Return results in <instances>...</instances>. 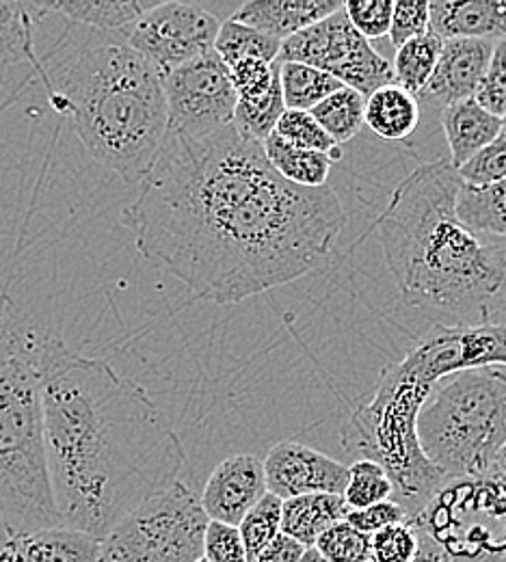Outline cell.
<instances>
[{
	"instance_id": "6da1fadb",
	"label": "cell",
	"mask_w": 506,
	"mask_h": 562,
	"mask_svg": "<svg viewBox=\"0 0 506 562\" xmlns=\"http://www.w3.org/2000/svg\"><path fill=\"white\" fill-rule=\"evenodd\" d=\"M347 221L331 189L290 184L234 126L167 133L124 211L145 262L218 305L301 280L329 258Z\"/></svg>"
},
{
	"instance_id": "7a4b0ae2",
	"label": "cell",
	"mask_w": 506,
	"mask_h": 562,
	"mask_svg": "<svg viewBox=\"0 0 506 562\" xmlns=\"http://www.w3.org/2000/svg\"><path fill=\"white\" fill-rule=\"evenodd\" d=\"M48 476L61 526L104 539L187 465L182 441L139 383L53 336L42 368Z\"/></svg>"
},
{
	"instance_id": "3957f363",
	"label": "cell",
	"mask_w": 506,
	"mask_h": 562,
	"mask_svg": "<svg viewBox=\"0 0 506 562\" xmlns=\"http://www.w3.org/2000/svg\"><path fill=\"white\" fill-rule=\"evenodd\" d=\"M461 178L448 160L420 165L374 221L403 303L454 325L506 312V238L472 232L457 216Z\"/></svg>"
},
{
	"instance_id": "277c9868",
	"label": "cell",
	"mask_w": 506,
	"mask_h": 562,
	"mask_svg": "<svg viewBox=\"0 0 506 562\" xmlns=\"http://www.w3.org/2000/svg\"><path fill=\"white\" fill-rule=\"evenodd\" d=\"M35 74L89 156L142 184L167 135V102L160 76L122 33L74 24Z\"/></svg>"
},
{
	"instance_id": "5b68a950",
	"label": "cell",
	"mask_w": 506,
	"mask_h": 562,
	"mask_svg": "<svg viewBox=\"0 0 506 562\" xmlns=\"http://www.w3.org/2000/svg\"><path fill=\"white\" fill-rule=\"evenodd\" d=\"M50 340L0 294V515L9 537L61 526L42 407V368Z\"/></svg>"
},
{
	"instance_id": "8992f818",
	"label": "cell",
	"mask_w": 506,
	"mask_h": 562,
	"mask_svg": "<svg viewBox=\"0 0 506 562\" xmlns=\"http://www.w3.org/2000/svg\"><path fill=\"white\" fill-rule=\"evenodd\" d=\"M431 392L434 385L401 359L383 368L376 390L342 426L345 452L353 461H372L383 468L392 483V499L409 519L420 515L446 483L418 437V416Z\"/></svg>"
},
{
	"instance_id": "52a82bcc",
	"label": "cell",
	"mask_w": 506,
	"mask_h": 562,
	"mask_svg": "<svg viewBox=\"0 0 506 562\" xmlns=\"http://www.w3.org/2000/svg\"><path fill=\"white\" fill-rule=\"evenodd\" d=\"M418 437L446 481L490 476L506 443V372L479 368L450 374L427 398Z\"/></svg>"
},
{
	"instance_id": "ba28073f",
	"label": "cell",
	"mask_w": 506,
	"mask_h": 562,
	"mask_svg": "<svg viewBox=\"0 0 506 562\" xmlns=\"http://www.w3.org/2000/svg\"><path fill=\"white\" fill-rule=\"evenodd\" d=\"M409 521L446 562H506V485L492 476L446 481Z\"/></svg>"
},
{
	"instance_id": "9c48e42d",
	"label": "cell",
	"mask_w": 506,
	"mask_h": 562,
	"mask_svg": "<svg viewBox=\"0 0 506 562\" xmlns=\"http://www.w3.org/2000/svg\"><path fill=\"white\" fill-rule=\"evenodd\" d=\"M209 515L184 483L147 497L102 541L98 562H195L204 557Z\"/></svg>"
},
{
	"instance_id": "30bf717a",
	"label": "cell",
	"mask_w": 506,
	"mask_h": 562,
	"mask_svg": "<svg viewBox=\"0 0 506 562\" xmlns=\"http://www.w3.org/2000/svg\"><path fill=\"white\" fill-rule=\"evenodd\" d=\"M278 61L327 71L345 87L362 93L363 98L396 82L392 64L353 29L345 13V4L325 20L282 42Z\"/></svg>"
},
{
	"instance_id": "8fae6325",
	"label": "cell",
	"mask_w": 506,
	"mask_h": 562,
	"mask_svg": "<svg viewBox=\"0 0 506 562\" xmlns=\"http://www.w3.org/2000/svg\"><path fill=\"white\" fill-rule=\"evenodd\" d=\"M217 15L189 2H154L128 29L126 44L160 76L211 53L218 33Z\"/></svg>"
},
{
	"instance_id": "7c38bea8",
	"label": "cell",
	"mask_w": 506,
	"mask_h": 562,
	"mask_svg": "<svg viewBox=\"0 0 506 562\" xmlns=\"http://www.w3.org/2000/svg\"><path fill=\"white\" fill-rule=\"evenodd\" d=\"M167 133L206 137L232 126L236 91L227 66L211 50L162 76Z\"/></svg>"
},
{
	"instance_id": "4fadbf2b",
	"label": "cell",
	"mask_w": 506,
	"mask_h": 562,
	"mask_svg": "<svg viewBox=\"0 0 506 562\" xmlns=\"http://www.w3.org/2000/svg\"><path fill=\"white\" fill-rule=\"evenodd\" d=\"M403 359L434 387L457 372L506 366V325H435Z\"/></svg>"
},
{
	"instance_id": "5bb4252c",
	"label": "cell",
	"mask_w": 506,
	"mask_h": 562,
	"mask_svg": "<svg viewBox=\"0 0 506 562\" xmlns=\"http://www.w3.org/2000/svg\"><path fill=\"white\" fill-rule=\"evenodd\" d=\"M262 468L267 492L278 495L282 502L312 493L342 495L349 483L347 463L299 441L276 443L267 452Z\"/></svg>"
},
{
	"instance_id": "9a60e30c",
	"label": "cell",
	"mask_w": 506,
	"mask_h": 562,
	"mask_svg": "<svg viewBox=\"0 0 506 562\" xmlns=\"http://www.w3.org/2000/svg\"><path fill=\"white\" fill-rule=\"evenodd\" d=\"M265 493L267 479L262 461L254 454H232L213 470L200 502L211 521L238 528Z\"/></svg>"
},
{
	"instance_id": "2e32d148",
	"label": "cell",
	"mask_w": 506,
	"mask_h": 562,
	"mask_svg": "<svg viewBox=\"0 0 506 562\" xmlns=\"http://www.w3.org/2000/svg\"><path fill=\"white\" fill-rule=\"evenodd\" d=\"M494 48L496 42L487 40H443L434 76L418 98L443 109L474 98Z\"/></svg>"
},
{
	"instance_id": "e0dca14e",
	"label": "cell",
	"mask_w": 506,
	"mask_h": 562,
	"mask_svg": "<svg viewBox=\"0 0 506 562\" xmlns=\"http://www.w3.org/2000/svg\"><path fill=\"white\" fill-rule=\"evenodd\" d=\"M100 539L66 526L9 537L0 562H98Z\"/></svg>"
},
{
	"instance_id": "ac0fdd59",
	"label": "cell",
	"mask_w": 506,
	"mask_h": 562,
	"mask_svg": "<svg viewBox=\"0 0 506 562\" xmlns=\"http://www.w3.org/2000/svg\"><path fill=\"white\" fill-rule=\"evenodd\" d=\"M342 4V0H249L238 7L232 20L286 42L292 35L331 15Z\"/></svg>"
},
{
	"instance_id": "d6986e66",
	"label": "cell",
	"mask_w": 506,
	"mask_h": 562,
	"mask_svg": "<svg viewBox=\"0 0 506 562\" xmlns=\"http://www.w3.org/2000/svg\"><path fill=\"white\" fill-rule=\"evenodd\" d=\"M429 13L441 40H506V0H437Z\"/></svg>"
},
{
	"instance_id": "ffe728a7",
	"label": "cell",
	"mask_w": 506,
	"mask_h": 562,
	"mask_svg": "<svg viewBox=\"0 0 506 562\" xmlns=\"http://www.w3.org/2000/svg\"><path fill=\"white\" fill-rule=\"evenodd\" d=\"M441 126L450 147V165L463 167L483 147L503 133V120L487 113L474 98L446 106L441 113Z\"/></svg>"
},
{
	"instance_id": "44dd1931",
	"label": "cell",
	"mask_w": 506,
	"mask_h": 562,
	"mask_svg": "<svg viewBox=\"0 0 506 562\" xmlns=\"http://www.w3.org/2000/svg\"><path fill=\"white\" fill-rule=\"evenodd\" d=\"M349 506L342 495L312 493L286 499L282 504V532L303 548H314L331 526L340 524L349 515Z\"/></svg>"
},
{
	"instance_id": "7402d4cb",
	"label": "cell",
	"mask_w": 506,
	"mask_h": 562,
	"mask_svg": "<svg viewBox=\"0 0 506 562\" xmlns=\"http://www.w3.org/2000/svg\"><path fill=\"white\" fill-rule=\"evenodd\" d=\"M46 15L40 0H0V71L15 64L40 66L35 31Z\"/></svg>"
},
{
	"instance_id": "603a6c76",
	"label": "cell",
	"mask_w": 506,
	"mask_h": 562,
	"mask_svg": "<svg viewBox=\"0 0 506 562\" xmlns=\"http://www.w3.org/2000/svg\"><path fill=\"white\" fill-rule=\"evenodd\" d=\"M363 124L379 139H409L420 126V100L396 82L385 85L366 98Z\"/></svg>"
},
{
	"instance_id": "cb8c5ba5",
	"label": "cell",
	"mask_w": 506,
	"mask_h": 562,
	"mask_svg": "<svg viewBox=\"0 0 506 562\" xmlns=\"http://www.w3.org/2000/svg\"><path fill=\"white\" fill-rule=\"evenodd\" d=\"M46 13H57L66 18L70 24L122 33L128 29L142 13H145L154 2L142 0H68V2H44L40 0Z\"/></svg>"
},
{
	"instance_id": "d4e9b609",
	"label": "cell",
	"mask_w": 506,
	"mask_h": 562,
	"mask_svg": "<svg viewBox=\"0 0 506 562\" xmlns=\"http://www.w3.org/2000/svg\"><path fill=\"white\" fill-rule=\"evenodd\" d=\"M262 149L269 165L290 184L303 189H323L327 184L331 160L325 154L294 147L276 133L262 143Z\"/></svg>"
},
{
	"instance_id": "484cf974",
	"label": "cell",
	"mask_w": 506,
	"mask_h": 562,
	"mask_svg": "<svg viewBox=\"0 0 506 562\" xmlns=\"http://www.w3.org/2000/svg\"><path fill=\"white\" fill-rule=\"evenodd\" d=\"M457 216L472 232L506 238V178L483 189L461 184Z\"/></svg>"
},
{
	"instance_id": "4316f807",
	"label": "cell",
	"mask_w": 506,
	"mask_h": 562,
	"mask_svg": "<svg viewBox=\"0 0 506 562\" xmlns=\"http://www.w3.org/2000/svg\"><path fill=\"white\" fill-rule=\"evenodd\" d=\"M282 42L276 37H269L251 26H245L240 22H234L232 18L218 26L217 40H215V53L218 59L232 68L240 61H265L276 64L280 57Z\"/></svg>"
},
{
	"instance_id": "83f0119b",
	"label": "cell",
	"mask_w": 506,
	"mask_h": 562,
	"mask_svg": "<svg viewBox=\"0 0 506 562\" xmlns=\"http://www.w3.org/2000/svg\"><path fill=\"white\" fill-rule=\"evenodd\" d=\"M284 111H286V104H284L280 74H278L267 93L236 102L232 126L243 139L262 145L276 133Z\"/></svg>"
},
{
	"instance_id": "f1b7e54d",
	"label": "cell",
	"mask_w": 506,
	"mask_h": 562,
	"mask_svg": "<svg viewBox=\"0 0 506 562\" xmlns=\"http://www.w3.org/2000/svg\"><path fill=\"white\" fill-rule=\"evenodd\" d=\"M280 85L286 109L307 113L323 100H327L331 93L345 87L327 71L316 70L303 64H280Z\"/></svg>"
},
{
	"instance_id": "f546056e",
	"label": "cell",
	"mask_w": 506,
	"mask_h": 562,
	"mask_svg": "<svg viewBox=\"0 0 506 562\" xmlns=\"http://www.w3.org/2000/svg\"><path fill=\"white\" fill-rule=\"evenodd\" d=\"M441 44L443 40L429 31L423 37H416L405 46L396 48V59L392 66L396 85L418 98L434 76Z\"/></svg>"
},
{
	"instance_id": "4dcf8cb0",
	"label": "cell",
	"mask_w": 506,
	"mask_h": 562,
	"mask_svg": "<svg viewBox=\"0 0 506 562\" xmlns=\"http://www.w3.org/2000/svg\"><path fill=\"white\" fill-rule=\"evenodd\" d=\"M366 98L351 87H342L314 106L310 113L321 124V128L338 145L356 139L363 126Z\"/></svg>"
},
{
	"instance_id": "1f68e13d",
	"label": "cell",
	"mask_w": 506,
	"mask_h": 562,
	"mask_svg": "<svg viewBox=\"0 0 506 562\" xmlns=\"http://www.w3.org/2000/svg\"><path fill=\"white\" fill-rule=\"evenodd\" d=\"M282 504L284 502L278 495L267 492L238 524V532L247 550V562L282 532Z\"/></svg>"
},
{
	"instance_id": "d6a6232c",
	"label": "cell",
	"mask_w": 506,
	"mask_h": 562,
	"mask_svg": "<svg viewBox=\"0 0 506 562\" xmlns=\"http://www.w3.org/2000/svg\"><path fill=\"white\" fill-rule=\"evenodd\" d=\"M276 135L289 140L290 145H294V147L325 154L331 162L342 158V147L321 128V124L307 111H289L286 109L278 122Z\"/></svg>"
},
{
	"instance_id": "836d02e7",
	"label": "cell",
	"mask_w": 506,
	"mask_h": 562,
	"mask_svg": "<svg viewBox=\"0 0 506 562\" xmlns=\"http://www.w3.org/2000/svg\"><path fill=\"white\" fill-rule=\"evenodd\" d=\"M351 510L392 499V483L383 468L372 461H353L349 465V483L342 493Z\"/></svg>"
},
{
	"instance_id": "e575fe53",
	"label": "cell",
	"mask_w": 506,
	"mask_h": 562,
	"mask_svg": "<svg viewBox=\"0 0 506 562\" xmlns=\"http://www.w3.org/2000/svg\"><path fill=\"white\" fill-rule=\"evenodd\" d=\"M314 548L329 562H372L370 537L347 521L331 526Z\"/></svg>"
},
{
	"instance_id": "d590c367",
	"label": "cell",
	"mask_w": 506,
	"mask_h": 562,
	"mask_svg": "<svg viewBox=\"0 0 506 562\" xmlns=\"http://www.w3.org/2000/svg\"><path fill=\"white\" fill-rule=\"evenodd\" d=\"M420 550V539L412 521L394 524L370 537L372 562H414Z\"/></svg>"
},
{
	"instance_id": "8d00e7d4",
	"label": "cell",
	"mask_w": 506,
	"mask_h": 562,
	"mask_svg": "<svg viewBox=\"0 0 506 562\" xmlns=\"http://www.w3.org/2000/svg\"><path fill=\"white\" fill-rule=\"evenodd\" d=\"M463 184L483 189L506 178V135L501 133L487 147H483L474 158L457 169Z\"/></svg>"
},
{
	"instance_id": "74e56055",
	"label": "cell",
	"mask_w": 506,
	"mask_h": 562,
	"mask_svg": "<svg viewBox=\"0 0 506 562\" xmlns=\"http://www.w3.org/2000/svg\"><path fill=\"white\" fill-rule=\"evenodd\" d=\"M431 2L416 0V2H394L392 24H390V42L394 48L405 46L407 42L423 37L431 31Z\"/></svg>"
},
{
	"instance_id": "f35d334b",
	"label": "cell",
	"mask_w": 506,
	"mask_h": 562,
	"mask_svg": "<svg viewBox=\"0 0 506 562\" xmlns=\"http://www.w3.org/2000/svg\"><path fill=\"white\" fill-rule=\"evenodd\" d=\"M474 100L492 115H506V40L496 42L492 61L485 70V76L474 93Z\"/></svg>"
},
{
	"instance_id": "ab89813d",
	"label": "cell",
	"mask_w": 506,
	"mask_h": 562,
	"mask_svg": "<svg viewBox=\"0 0 506 562\" xmlns=\"http://www.w3.org/2000/svg\"><path fill=\"white\" fill-rule=\"evenodd\" d=\"M392 11H394L392 0H349V2H345V13H347L349 22L368 42L379 40L390 33Z\"/></svg>"
},
{
	"instance_id": "60d3db41",
	"label": "cell",
	"mask_w": 506,
	"mask_h": 562,
	"mask_svg": "<svg viewBox=\"0 0 506 562\" xmlns=\"http://www.w3.org/2000/svg\"><path fill=\"white\" fill-rule=\"evenodd\" d=\"M227 70H229V80L236 91V98L247 100V98H258L269 91L276 76L280 74V61L265 64V61L249 59V61H240Z\"/></svg>"
},
{
	"instance_id": "b9f144b4",
	"label": "cell",
	"mask_w": 506,
	"mask_h": 562,
	"mask_svg": "<svg viewBox=\"0 0 506 562\" xmlns=\"http://www.w3.org/2000/svg\"><path fill=\"white\" fill-rule=\"evenodd\" d=\"M204 559L211 562H247V550L238 528L209 521L204 535Z\"/></svg>"
},
{
	"instance_id": "7bdbcfd3",
	"label": "cell",
	"mask_w": 506,
	"mask_h": 562,
	"mask_svg": "<svg viewBox=\"0 0 506 562\" xmlns=\"http://www.w3.org/2000/svg\"><path fill=\"white\" fill-rule=\"evenodd\" d=\"M347 524H351L356 530H360L363 535L372 537L379 530L394 526V524H405L409 521L407 513L394 502V499H385L379 504H372L368 508H358V510H349Z\"/></svg>"
},
{
	"instance_id": "ee69618b",
	"label": "cell",
	"mask_w": 506,
	"mask_h": 562,
	"mask_svg": "<svg viewBox=\"0 0 506 562\" xmlns=\"http://www.w3.org/2000/svg\"><path fill=\"white\" fill-rule=\"evenodd\" d=\"M307 548L290 539L289 535L280 532L267 548H262L249 562H296Z\"/></svg>"
},
{
	"instance_id": "f6af8a7d",
	"label": "cell",
	"mask_w": 506,
	"mask_h": 562,
	"mask_svg": "<svg viewBox=\"0 0 506 562\" xmlns=\"http://www.w3.org/2000/svg\"><path fill=\"white\" fill-rule=\"evenodd\" d=\"M418 539H420V550H418V557L414 562H446L427 539H423L420 535H418Z\"/></svg>"
},
{
	"instance_id": "bcb514c9",
	"label": "cell",
	"mask_w": 506,
	"mask_h": 562,
	"mask_svg": "<svg viewBox=\"0 0 506 562\" xmlns=\"http://www.w3.org/2000/svg\"><path fill=\"white\" fill-rule=\"evenodd\" d=\"M490 476H492V479H496V481H501V483H505L506 485V443L501 448V450H498V454H496V459H494V465H492Z\"/></svg>"
},
{
	"instance_id": "7dc6e473",
	"label": "cell",
	"mask_w": 506,
	"mask_h": 562,
	"mask_svg": "<svg viewBox=\"0 0 506 562\" xmlns=\"http://www.w3.org/2000/svg\"><path fill=\"white\" fill-rule=\"evenodd\" d=\"M296 562H329L316 548H307L305 552H303V557L299 559Z\"/></svg>"
},
{
	"instance_id": "c3c4849f",
	"label": "cell",
	"mask_w": 506,
	"mask_h": 562,
	"mask_svg": "<svg viewBox=\"0 0 506 562\" xmlns=\"http://www.w3.org/2000/svg\"><path fill=\"white\" fill-rule=\"evenodd\" d=\"M7 539H9V532H7V526H4L2 515H0V546H2Z\"/></svg>"
},
{
	"instance_id": "681fc988",
	"label": "cell",
	"mask_w": 506,
	"mask_h": 562,
	"mask_svg": "<svg viewBox=\"0 0 506 562\" xmlns=\"http://www.w3.org/2000/svg\"><path fill=\"white\" fill-rule=\"evenodd\" d=\"M503 133L506 135V115L503 117Z\"/></svg>"
},
{
	"instance_id": "f907efd6",
	"label": "cell",
	"mask_w": 506,
	"mask_h": 562,
	"mask_svg": "<svg viewBox=\"0 0 506 562\" xmlns=\"http://www.w3.org/2000/svg\"><path fill=\"white\" fill-rule=\"evenodd\" d=\"M195 562H211V561H206V559H204V557H202V559H200V561H195Z\"/></svg>"
}]
</instances>
